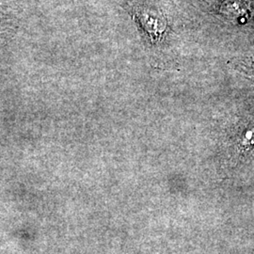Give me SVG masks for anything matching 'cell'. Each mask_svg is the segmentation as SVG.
<instances>
[{"label": "cell", "mask_w": 254, "mask_h": 254, "mask_svg": "<svg viewBox=\"0 0 254 254\" xmlns=\"http://www.w3.org/2000/svg\"><path fill=\"white\" fill-rule=\"evenodd\" d=\"M141 14H142L141 20L146 28L150 31V33L154 34L155 36H158L163 31L164 21L162 18L156 15L155 13L150 12V11L142 12Z\"/></svg>", "instance_id": "obj_1"}]
</instances>
